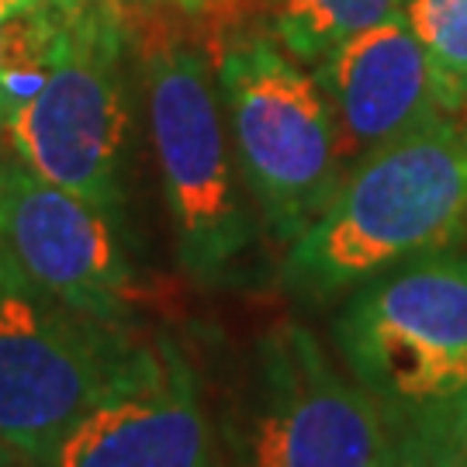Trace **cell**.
Wrapping results in <instances>:
<instances>
[{
    "label": "cell",
    "instance_id": "cell-1",
    "mask_svg": "<svg viewBox=\"0 0 467 467\" xmlns=\"http://www.w3.org/2000/svg\"><path fill=\"white\" fill-rule=\"evenodd\" d=\"M464 233L467 121L440 115L339 181L316 222L287 243L281 287L301 301H333Z\"/></svg>",
    "mask_w": 467,
    "mask_h": 467
},
{
    "label": "cell",
    "instance_id": "cell-18",
    "mask_svg": "<svg viewBox=\"0 0 467 467\" xmlns=\"http://www.w3.org/2000/svg\"><path fill=\"white\" fill-rule=\"evenodd\" d=\"M4 173H7V160H4V139H0V187H4ZM0 256H4V235H0Z\"/></svg>",
    "mask_w": 467,
    "mask_h": 467
},
{
    "label": "cell",
    "instance_id": "cell-3",
    "mask_svg": "<svg viewBox=\"0 0 467 467\" xmlns=\"http://www.w3.org/2000/svg\"><path fill=\"white\" fill-rule=\"evenodd\" d=\"M146 115L181 267L198 284L233 281L256 243V222L212 59L184 42H152Z\"/></svg>",
    "mask_w": 467,
    "mask_h": 467
},
{
    "label": "cell",
    "instance_id": "cell-9",
    "mask_svg": "<svg viewBox=\"0 0 467 467\" xmlns=\"http://www.w3.org/2000/svg\"><path fill=\"white\" fill-rule=\"evenodd\" d=\"M115 218L67 187L49 184L17 156L7 163L0 235L11 264L73 312L125 329L135 277Z\"/></svg>",
    "mask_w": 467,
    "mask_h": 467
},
{
    "label": "cell",
    "instance_id": "cell-15",
    "mask_svg": "<svg viewBox=\"0 0 467 467\" xmlns=\"http://www.w3.org/2000/svg\"><path fill=\"white\" fill-rule=\"evenodd\" d=\"M63 7H94V11H104L108 17H115L118 25L129 35L142 32L146 28V7L150 0H59Z\"/></svg>",
    "mask_w": 467,
    "mask_h": 467
},
{
    "label": "cell",
    "instance_id": "cell-2",
    "mask_svg": "<svg viewBox=\"0 0 467 467\" xmlns=\"http://www.w3.org/2000/svg\"><path fill=\"white\" fill-rule=\"evenodd\" d=\"M333 343L388 443H467V250L422 253L353 287Z\"/></svg>",
    "mask_w": 467,
    "mask_h": 467
},
{
    "label": "cell",
    "instance_id": "cell-12",
    "mask_svg": "<svg viewBox=\"0 0 467 467\" xmlns=\"http://www.w3.org/2000/svg\"><path fill=\"white\" fill-rule=\"evenodd\" d=\"M59 21V0H0V129L42 84Z\"/></svg>",
    "mask_w": 467,
    "mask_h": 467
},
{
    "label": "cell",
    "instance_id": "cell-6",
    "mask_svg": "<svg viewBox=\"0 0 467 467\" xmlns=\"http://www.w3.org/2000/svg\"><path fill=\"white\" fill-rule=\"evenodd\" d=\"M225 436L235 467L384 464L378 405L298 322L256 343Z\"/></svg>",
    "mask_w": 467,
    "mask_h": 467
},
{
    "label": "cell",
    "instance_id": "cell-11",
    "mask_svg": "<svg viewBox=\"0 0 467 467\" xmlns=\"http://www.w3.org/2000/svg\"><path fill=\"white\" fill-rule=\"evenodd\" d=\"M256 32L312 67L347 35L401 15L405 0H239Z\"/></svg>",
    "mask_w": 467,
    "mask_h": 467
},
{
    "label": "cell",
    "instance_id": "cell-14",
    "mask_svg": "<svg viewBox=\"0 0 467 467\" xmlns=\"http://www.w3.org/2000/svg\"><path fill=\"white\" fill-rule=\"evenodd\" d=\"M381 467H467V443H388Z\"/></svg>",
    "mask_w": 467,
    "mask_h": 467
},
{
    "label": "cell",
    "instance_id": "cell-16",
    "mask_svg": "<svg viewBox=\"0 0 467 467\" xmlns=\"http://www.w3.org/2000/svg\"><path fill=\"white\" fill-rule=\"evenodd\" d=\"M152 4H163L170 11L184 17H198V21H222L239 7V0H152Z\"/></svg>",
    "mask_w": 467,
    "mask_h": 467
},
{
    "label": "cell",
    "instance_id": "cell-17",
    "mask_svg": "<svg viewBox=\"0 0 467 467\" xmlns=\"http://www.w3.org/2000/svg\"><path fill=\"white\" fill-rule=\"evenodd\" d=\"M0 467H32V464H28L15 447H7V443L0 440Z\"/></svg>",
    "mask_w": 467,
    "mask_h": 467
},
{
    "label": "cell",
    "instance_id": "cell-5",
    "mask_svg": "<svg viewBox=\"0 0 467 467\" xmlns=\"http://www.w3.org/2000/svg\"><path fill=\"white\" fill-rule=\"evenodd\" d=\"M129 32L94 7H63L49 67L0 132L28 170L118 215L132 108L121 80Z\"/></svg>",
    "mask_w": 467,
    "mask_h": 467
},
{
    "label": "cell",
    "instance_id": "cell-8",
    "mask_svg": "<svg viewBox=\"0 0 467 467\" xmlns=\"http://www.w3.org/2000/svg\"><path fill=\"white\" fill-rule=\"evenodd\" d=\"M42 467H215L198 378L173 339H142Z\"/></svg>",
    "mask_w": 467,
    "mask_h": 467
},
{
    "label": "cell",
    "instance_id": "cell-10",
    "mask_svg": "<svg viewBox=\"0 0 467 467\" xmlns=\"http://www.w3.org/2000/svg\"><path fill=\"white\" fill-rule=\"evenodd\" d=\"M312 69L333 115L343 177L370 152L447 115L405 11L347 35Z\"/></svg>",
    "mask_w": 467,
    "mask_h": 467
},
{
    "label": "cell",
    "instance_id": "cell-4",
    "mask_svg": "<svg viewBox=\"0 0 467 467\" xmlns=\"http://www.w3.org/2000/svg\"><path fill=\"white\" fill-rule=\"evenodd\" d=\"M215 67L239 177L274 243H295L343 181L316 73L264 32L225 42Z\"/></svg>",
    "mask_w": 467,
    "mask_h": 467
},
{
    "label": "cell",
    "instance_id": "cell-7",
    "mask_svg": "<svg viewBox=\"0 0 467 467\" xmlns=\"http://www.w3.org/2000/svg\"><path fill=\"white\" fill-rule=\"evenodd\" d=\"M139 339L73 312L0 256V440L32 467L111 384Z\"/></svg>",
    "mask_w": 467,
    "mask_h": 467
},
{
    "label": "cell",
    "instance_id": "cell-13",
    "mask_svg": "<svg viewBox=\"0 0 467 467\" xmlns=\"http://www.w3.org/2000/svg\"><path fill=\"white\" fill-rule=\"evenodd\" d=\"M405 17L416 32L433 73L436 100L447 115L467 108V0H405Z\"/></svg>",
    "mask_w": 467,
    "mask_h": 467
}]
</instances>
